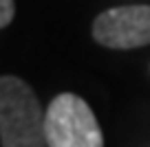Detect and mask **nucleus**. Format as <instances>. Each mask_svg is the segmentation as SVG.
I'll return each instance as SVG.
<instances>
[{"label": "nucleus", "mask_w": 150, "mask_h": 147, "mask_svg": "<svg viewBox=\"0 0 150 147\" xmlns=\"http://www.w3.org/2000/svg\"><path fill=\"white\" fill-rule=\"evenodd\" d=\"M47 112L24 79L0 77V145L2 147H49L44 134Z\"/></svg>", "instance_id": "1"}, {"label": "nucleus", "mask_w": 150, "mask_h": 147, "mask_svg": "<svg viewBox=\"0 0 150 147\" xmlns=\"http://www.w3.org/2000/svg\"><path fill=\"white\" fill-rule=\"evenodd\" d=\"M44 134L49 147H104L97 116L75 92H62L49 103Z\"/></svg>", "instance_id": "2"}, {"label": "nucleus", "mask_w": 150, "mask_h": 147, "mask_svg": "<svg viewBox=\"0 0 150 147\" xmlns=\"http://www.w3.org/2000/svg\"><path fill=\"white\" fill-rule=\"evenodd\" d=\"M93 40L106 48L130 51L150 44V5H122L93 20Z\"/></svg>", "instance_id": "3"}, {"label": "nucleus", "mask_w": 150, "mask_h": 147, "mask_svg": "<svg viewBox=\"0 0 150 147\" xmlns=\"http://www.w3.org/2000/svg\"><path fill=\"white\" fill-rule=\"evenodd\" d=\"M16 13V2L13 0H0V29H5L11 24Z\"/></svg>", "instance_id": "4"}]
</instances>
